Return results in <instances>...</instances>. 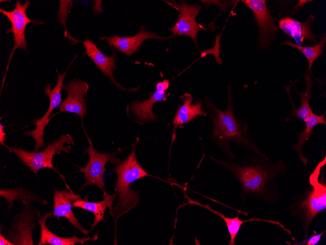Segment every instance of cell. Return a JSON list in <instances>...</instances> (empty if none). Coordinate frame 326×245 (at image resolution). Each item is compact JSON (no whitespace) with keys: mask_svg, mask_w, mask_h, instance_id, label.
<instances>
[{"mask_svg":"<svg viewBox=\"0 0 326 245\" xmlns=\"http://www.w3.org/2000/svg\"><path fill=\"white\" fill-rule=\"evenodd\" d=\"M172 36L163 37L156 33L147 31L143 27L133 36L125 37L115 35L112 37H101L100 39L107 41L109 47L113 46L114 48L129 57L139 49L143 42L146 40L155 39L165 40L170 39Z\"/></svg>","mask_w":326,"mask_h":245,"instance_id":"obj_14","label":"cell"},{"mask_svg":"<svg viewBox=\"0 0 326 245\" xmlns=\"http://www.w3.org/2000/svg\"><path fill=\"white\" fill-rule=\"evenodd\" d=\"M326 42V34L322 35L320 41L313 46H302L293 42L286 41L282 44L294 47L300 50L308 61V68L307 71L311 72V67L314 61L323 55V49Z\"/></svg>","mask_w":326,"mask_h":245,"instance_id":"obj_25","label":"cell"},{"mask_svg":"<svg viewBox=\"0 0 326 245\" xmlns=\"http://www.w3.org/2000/svg\"><path fill=\"white\" fill-rule=\"evenodd\" d=\"M0 197L4 198L8 203V209H10L13 206L15 200H18L22 204H31L32 203L46 205L49 202L43 199L36 192L22 187L0 189Z\"/></svg>","mask_w":326,"mask_h":245,"instance_id":"obj_20","label":"cell"},{"mask_svg":"<svg viewBox=\"0 0 326 245\" xmlns=\"http://www.w3.org/2000/svg\"><path fill=\"white\" fill-rule=\"evenodd\" d=\"M325 163L326 157L310 176L311 188L298 197L290 207L292 215L300 218L306 238L314 218L326 209V180L323 175L320 181L319 180L320 171Z\"/></svg>","mask_w":326,"mask_h":245,"instance_id":"obj_4","label":"cell"},{"mask_svg":"<svg viewBox=\"0 0 326 245\" xmlns=\"http://www.w3.org/2000/svg\"><path fill=\"white\" fill-rule=\"evenodd\" d=\"M82 43L85 48V53L93 61L95 65L101 71L107 76L109 79L119 88L126 90H136L137 88L127 89L123 88L118 83L113 77V73L116 69L117 66L115 62L116 57L115 49L110 56L103 54L97 47L94 42L88 38Z\"/></svg>","mask_w":326,"mask_h":245,"instance_id":"obj_16","label":"cell"},{"mask_svg":"<svg viewBox=\"0 0 326 245\" xmlns=\"http://www.w3.org/2000/svg\"><path fill=\"white\" fill-rule=\"evenodd\" d=\"M88 140L90 145L84 151L89 156L87 163L84 167L78 166L79 171L84 173L85 176V181L81 190L89 185H95L103 191L105 190L103 178L106 170L105 165L120 152L112 154L100 153L94 148L89 138Z\"/></svg>","mask_w":326,"mask_h":245,"instance_id":"obj_9","label":"cell"},{"mask_svg":"<svg viewBox=\"0 0 326 245\" xmlns=\"http://www.w3.org/2000/svg\"><path fill=\"white\" fill-rule=\"evenodd\" d=\"M228 89V98L226 109L221 111L210 102L207 103L211 111V118L214 124L213 136L217 143L225 152L233 156L230 147V141L256 153L266 160L269 159L263 154L253 142L247 134V127L238 121L233 111V103Z\"/></svg>","mask_w":326,"mask_h":245,"instance_id":"obj_3","label":"cell"},{"mask_svg":"<svg viewBox=\"0 0 326 245\" xmlns=\"http://www.w3.org/2000/svg\"><path fill=\"white\" fill-rule=\"evenodd\" d=\"M52 213H46L41 216L38 223L41 227V237L38 245L49 244L51 245H75L77 243L83 245L89 241H95L98 239V232L93 237L78 238L75 235L70 238H64L54 234L47 227L46 222L48 218L51 217Z\"/></svg>","mask_w":326,"mask_h":245,"instance_id":"obj_18","label":"cell"},{"mask_svg":"<svg viewBox=\"0 0 326 245\" xmlns=\"http://www.w3.org/2000/svg\"><path fill=\"white\" fill-rule=\"evenodd\" d=\"M41 218L38 209L31 204L24 205L23 209L13 217L3 235L14 245H33L32 233Z\"/></svg>","mask_w":326,"mask_h":245,"instance_id":"obj_6","label":"cell"},{"mask_svg":"<svg viewBox=\"0 0 326 245\" xmlns=\"http://www.w3.org/2000/svg\"><path fill=\"white\" fill-rule=\"evenodd\" d=\"M133 144L129 156L123 160L114 156L109 162L116 166L112 170L117 175L113 188L117 195L115 206L109 212L115 222L118 218L135 207L140 200L138 192L131 190L130 186L135 180L146 177H153L147 173L139 163L136 156V147L138 140Z\"/></svg>","mask_w":326,"mask_h":245,"instance_id":"obj_1","label":"cell"},{"mask_svg":"<svg viewBox=\"0 0 326 245\" xmlns=\"http://www.w3.org/2000/svg\"><path fill=\"white\" fill-rule=\"evenodd\" d=\"M325 231L322 232L321 233L317 234L310 237L306 243V245H315L317 244L320 241L322 236L325 233Z\"/></svg>","mask_w":326,"mask_h":245,"instance_id":"obj_26","label":"cell"},{"mask_svg":"<svg viewBox=\"0 0 326 245\" xmlns=\"http://www.w3.org/2000/svg\"><path fill=\"white\" fill-rule=\"evenodd\" d=\"M203 207L212 212L214 214L218 215L224 221V222L226 224L228 231L230 236V241L228 244L229 245H235V237L237 234H238L241 225L244 223L249 222H263L271 223L274 224H276L280 226L282 229H283L285 231L287 232L289 234L291 235L290 231L286 229L282 223H281L279 222L272 220H264L259 218H252L246 220H241L239 219L238 215L236 216L235 218H229L228 217L225 216L224 214L219 212L218 211L212 209L208 204L203 205Z\"/></svg>","mask_w":326,"mask_h":245,"instance_id":"obj_24","label":"cell"},{"mask_svg":"<svg viewBox=\"0 0 326 245\" xmlns=\"http://www.w3.org/2000/svg\"><path fill=\"white\" fill-rule=\"evenodd\" d=\"M313 20L312 16L308 17L304 22L285 17L279 22L278 26L287 35L293 39L297 45L304 42L317 44L318 42L311 28Z\"/></svg>","mask_w":326,"mask_h":245,"instance_id":"obj_17","label":"cell"},{"mask_svg":"<svg viewBox=\"0 0 326 245\" xmlns=\"http://www.w3.org/2000/svg\"><path fill=\"white\" fill-rule=\"evenodd\" d=\"M5 127L1 123L0 124V144L4 146L5 144L4 141L6 139L5 138L6 133L4 132L3 129Z\"/></svg>","mask_w":326,"mask_h":245,"instance_id":"obj_28","label":"cell"},{"mask_svg":"<svg viewBox=\"0 0 326 245\" xmlns=\"http://www.w3.org/2000/svg\"><path fill=\"white\" fill-rule=\"evenodd\" d=\"M304 76L306 82V89L303 92H299L296 89L300 101V108L299 109L296 108L291 100L292 104V111L286 119V121L301 119L305 122L308 118L310 112L312 111L309 102L312 94L313 83L311 80L310 73L308 71L305 73Z\"/></svg>","mask_w":326,"mask_h":245,"instance_id":"obj_22","label":"cell"},{"mask_svg":"<svg viewBox=\"0 0 326 245\" xmlns=\"http://www.w3.org/2000/svg\"><path fill=\"white\" fill-rule=\"evenodd\" d=\"M233 173L242 185L244 192L251 193L265 200H273L272 185L274 180L284 174L286 165L281 160L278 163L261 160L250 165H239L216 160Z\"/></svg>","mask_w":326,"mask_h":245,"instance_id":"obj_2","label":"cell"},{"mask_svg":"<svg viewBox=\"0 0 326 245\" xmlns=\"http://www.w3.org/2000/svg\"><path fill=\"white\" fill-rule=\"evenodd\" d=\"M58 80L56 86L51 89V85L48 83L44 87V93L49 98V104L46 112L43 116L38 119L34 120L36 128L32 131H28L24 133L26 135L31 136L35 140L36 144L34 152H38L41 147L45 148V143L43 135L45 127L49 123V118L52 111L57 107H59L62 103L61 98V89L63 87V81L66 76V71L60 74L58 70L56 69Z\"/></svg>","mask_w":326,"mask_h":245,"instance_id":"obj_8","label":"cell"},{"mask_svg":"<svg viewBox=\"0 0 326 245\" xmlns=\"http://www.w3.org/2000/svg\"><path fill=\"white\" fill-rule=\"evenodd\" d=\"M253 12L259 29V42L265 47L269 40L277 32L273 17L269 13L265 0H242Z\"/></svg>","mask_w":326,"mask_h":245,"instance_id":"obj_12","label":"cell"},{"mask_svg":"<svg viewBox=\"0 0 326 245\" xmlns=\"http://www.w3.org/2000/svg\"><path fill=\"white\" fill-rule=\"evenodd\" d=\"M53 196V211L51 217H64L70 224L85 235H88L89 231L84 228L79 222L72 210L73 202L82 198L79 194H75L67 188L58 190L54 188Z\"/></svg>","mask_w":326,"mask_h":245,"instance_id":"obj_13","label":"cell"},{"mask_svg":"<svg viewBox=\"0 0 326 245\" xmlns=\"http://www.w3.org/2000/svg\"><path fill=\"white\" fill-rule=\"evenodd\" d=\"M325 112L321 115L314 114L312 111L309 114V116L306 123V128L304 131L298 133V140L297 143L292 146V148L297 153L299 158L306 166H307L308 159L305 157L302 153V147L304 144L309 139L312 134L313 128L318 124L326 125Z\"/></svg>","mask_w":326,"mask_h":245,"instance_id":"obj_23","label":"cell"},{"mask_svg":"<svg viewBox=\"0 0 326 245\" xmlns=\"http://www.w3.org/2000/svg\"><path fill=\"white\" fill-rule=\"evenodd\" d=\"M1 226V225H0ZM0 230V245H14L1 234V227Z\"/></svg>","mask_w":326,"mask_h":245,"instance_id":"obj_27","label":"cell"},{"mask_svg":"<svg viewBox=\"0 0 326 245\" xmlns=\"http://www.w3.org/2000/svg\"><path fill=\"white\" fill-rule=\"evenodd\" d=\"M30 4L31 2L28 0H26L23 4H22L20 0H17L16 6L12 10L9 11L0 9V12L9 19L11 24V28L6 31V33L12 32L14 35V44L9 56L6 73L8 70L10 62L17 48H20L27 52V42L25 36V31L27 25L31 22L33 23L35 26L45 23L31 20L28 18L26 14V10Z\"/></svg>","mask_w":326,"mask_h":245,"instance_id":"obj_7","label":"cell"},{"mask_svg":"<svg viewBox=\"0 0 326 245\" xmlns=\"http://www.w3.org/2000/svg\"><path fill=\"white\" fill-rule=\"evenodd\" d=\"M184 102L180 106L175 116L173 124L175 127L187 123L193 120L197 115H205L206 113L202 109V103L197 101L192 104L193 99L191 94L185 93L182 97Z\"/></svg>","mask_w":326,"mask_h":245,"instance_id":"obj_21","label":"cell"},{"mask_svg":"<svg viewBox=\"0 0 326 245\" xmlns=\"http://www.w3.org/2000/svg\"><path fill=\"white\" fill-rule=\"evenodd\" d=\"M103 192V199L99 202H90L82 199L77 200L72 202V207H79L83 210L91 212L94 215L95 219L91 225L92 231L101 222H105L104 213L106 209L111 210L113 207V201L117 195L116 193L110 194L105 190Z\"/></svg>","mask_w":326,"mask_h":245,"instance_id":"obj_19","label":"cell"},{"mask_svg":"<svg viewBox=\"0 0 326 245\" xmlns=\"http://www.w3.org/2000/svg\"><path fill=\"white\" fill-rule=\"evenodd\" d=\"M70 144L74 145V141L70 134H61L58 139L48 143L41 152H30L21 148H13L6 145L4 147L14 153L22 163L28 167L36 175L41 169H51L58 173L65 183L64 176L59 173L54 167L53 158L55 155L60 154L61 152L69 153L71 149Z\"/></svg>","mask_w":326,"mask_h":245,"instance_id":"obj_5","label":"cell"},{"mask_svg":"<svg viewBox=\"0 0 326 245\" xmlns=\"http://www.w3.org/2000/svg\"><path fill=\"white\" fill-rule=\"evenodd\" d=\"M169 82L164 79L158 82L156 85V90L149 94V98L141 102H133L131 106V112L139 119L144 122L155 121L157 117L152 111L153 105L166 99L168 94L165 90L168 88Z\"/></svg>","mask_w":326,"mask_h":245,"instance_id":"obj_15","label":"cell"},{"mask_svg":"<svg viewBox=\"0 0 326 245\" xmlns=\"http://www.w3.org/2000/svg\"><path fill=\"white\" fill-rule=\"evenodd\" d=\"M176 6L179 11L178 20L169 30L172 31L173 36L184 35L189 36L198 47L197 35L201 29L196 18L202 8L201 6L196 3L190 5L182 1L180 5L176 4Z\"/></svg>","mask_w":326,"mask_h":245,"instance_id":"obj_10","label":"cell"},{"mask_svg":"<svg viewBox=\"0 0 326 245\" xmlns=\"http://www.w3.org/2000/svg\"><path fill=\"white\" fill-rule=\"evenodd\" d=\"M89 86L85 82L74 79L63 86L67 97L59 106L60 112H69L79 115L82 122L86 113V95Z\"/></svg>","mask_w":326,"mask_h":245,"instance_id":"obj_11","label":"cell"}]
</instances>
